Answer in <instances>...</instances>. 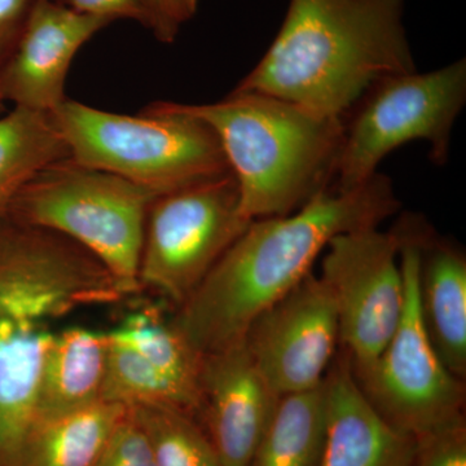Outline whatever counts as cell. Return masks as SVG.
<instances>
[{
    "label": "cell",
    "mask_w": 466,
    "mask_h": 466,
    "mask_svg": "<svg viewBox=\"0 0 466 466\" xmlns=\"http://www.w3.org/2000/svg\"><path fill=\"white\" fill-rule=\"evenodd\" d=\"M126 410L148 438L156 466H222L213 441L191 413L156 404Z\"/></svg>",
    "instance_id": "7402d4cb"
},
{
    "label": "cell",
    "mask_w": 466,
    "mask_h": 466,
    "mask_svg": "<svg viewBox=\"0 0 466 466\" xmlns=\"http://www.w3.org/2000/svg\"><path fill=\"white\" fill-rule=\"evenodd\" d=\"M466 103V61L433 72L388 76L358 101L343 121V140L330 188L350 191L379 173L386 156L422 140L438 167L450 157L453 126Z\"/></svg>",
    "instance_id": "52a82bcc"
},
{
    "label": "cell",
    "mask_w": 466,
    "mask_h": 466,
    "mask_svg": "<svg viewBox=\"0 0 466 466\" xmlns=\"http://www.w3.org/2000/svg\"><path fill=\"white\" fill-rule=\"evenodd\" d=\"M403 231V314L372 366L354 376L368 400L392 426L417 437L464 416L465 389L441 363L422 323L419 265L420 242L426 231L410 225Z\"/></svg>",
    "instance_id": "9c48e42d"
},
{
    "label": "cell",
    "mask_w": 466,
    "mask_h": 466,
    "mask_svg": "<svg viewBox=\"0 0 466 466\" xmlns=\"http://www.w3.org/2000/svg\"><path fill=\"white\" fill-rule=\"evenodd\" d=\"M35 0H0V33L29 14Z\"/></svg>",
    "instance_id": "4316f807"
},
{
    "label": "cell",
    "mask_w": 466,
    "mask_h": 466,
    "mask_svg": "<svg viewBox=\"0 0 466 466\" xmlns=\"http://www.w3.org/2000/svg\"><path fill=\"white\" fill-rule=\"evenodd\" d=\"M171 21L179 32L180 26L195 15L198 0H168Z\"/></svg>",
    "instance_id": "83f0119b"
},
{
    "label": "cell",
    "mask_w": 466,
    "mask_h": 466,
    "mask_svg": "<svg viewBox=\"0 0 466 466\" xmlns=\"http://www.w3.org/2000/svg\"><path fill=\"white\" fill-rule=\"evenodd\" d=\"M400 205L390 177L377 173L350 191L329 187L288 216L251 220L177 308L175 325L201 355L240 341L260 312L311 274L333 238L379 227Z\"/></svg>",
    "instance_id": "6da1fadb"
},
{
    "label": "cell",
    "mask_w": 466,
    "mask_h": 466,
    "mask_svg": "<svg viewBox=\"0 0 466 466\" xmlns=\"http://www.w3.org/2000/svg\"><path fill=\"white\" fill-rule=\"evenodd\" d=\"M108 24L61 3L35 0L16 48L0 69V96L15 106L54 112L66 99L76 55Z\"/></svg>",
    "instance_id": "4fadbf2b"
},
{
    "label": "cell",
    "mask_w": 466,
    "mask_h": 466,
    "mask_svg": "<svg viewBox=\"0 0 466 466\" xmlns=\"http://www.w3.org/2000/svg\"><path fill=\"white\" fill-rule=\"evenodd\" d=\"M214 131L238 182L248 220L294 213L332 187L343 121L258 92L180 104Z\"/></svg>",
    "instance_id": "277c9868"
},
{
    "label": "cell",
    "mask_w": 466,
    "mask_h": 466,
    "mask_svg": "<svg viewBox=\"0 0 466 466\" xmlns=\"http://www.w3.org/2000/svg\"><path fill=\"white\" fill-rule=\"evenodd\" d=\"M324 381L284 395L257 451L253 466H318L324 440Z\"/></svg>",
    "instance_id": "d6986e66"
},
{
    "label": "cell",
    "mask_w": 466,
    "mask_h": 466,
    "mask_svg": "<svg viewBox=\"0 0 466 466\" xmlns=\"http://www.w3.org/2000/svg\"><path fill=\"white\" fill-rule=\"evenodd\" d=\"M408 466H466L464 416L415 437V449Z\"/></svg>",
    "instance_id": "603a6c76"
},
{
    "label": "cell",
    "mask_w": 466,
    "mask_h": 466,
    "mask_svg": "<svg viewBox=\"0 0 466 466\" xmlns=\"http://www.w3.org/2000/svg\"><path fill=\"white\" fill-rule=\"evenodd\" d=\"M419 300L422 323L444 367L466 376V259L451 242L426 231L420 242Z\"/></svg>",
    "instance_id": "9a60e30c"
},
{
    "label": "cell",
    "mask_w": 466,
    "mask_h": 466,
    "mask_svg": "<svg viewBox=\"0 0 466 466\" xmlns=\"http://www.w3.org/2000/svg\"><path fill=\"white\" fill-rule=\"evenodd\" d=\"M148 12V25L155 30L161 41L171 42L177 35L170 16L168 0H143Z\"/></svg>",
    "instance_id": "484cf974"
},
{
    "label": "cell",
    "mask_w": 466,
    "mask_h": 466,
    "mask_svg": "<svg viewBox=\"0 0 466 466\" xmlns=\"http://www.w3.org/2000/svg\"><path fill=\"white\" fill-rule=\"evenodd\" d=\"M64 5L108 23L116 18H130L148 25V12L143 0H64Z\"/></svg>",
    "instance_id": "d4e9b609"
},
{
    "label": "cell",
    "mask_w": 466,
    "mask_h": 466,
    "mask_svg": "<svg viewBox=\"0 0 466 466\" xmlns=\"http://www.w3.org/2000/svg\"><path fill=\"white\" fill-rule=\"evenodd\" d=\"M69 157L52 113L15 106L0 116V223L24 187Z\"/></svg>",
    "instance_id": "ac0fdd59"
},
{
    "label": "cell",
    "mask_w": 466,
    "mask_h": 466,
    "mask_svg": "<svg viewBox=\"0 0 466 466\" xmlns=\"http://www.w3.org/2000/svg\"><path fill=\"white\" fill-rule=\"evenodd\" d=\"M127 293L99 260L57 233L0 223V466L35 419L36 392L56 324Z\"/></svg>",
    "instance_id": "7a4b0ae2"
},
{
    "label": "cell",
    "mask_w": 466,
    "mask_h": 466,
    "mask_svg": "<svg viewBox=\"0 0 466 466\" xmlns=\"http://www.w3.org/2000/svg\"><path fill=\"white\" fill-rule=\"evenodd\" d=\"M155 198L142 187L69 157L45 168L24 187L7 219L75 242L131 296L142 289L144 229Z\"/></svg>",
    "instance_id": "8992f818"
},
{
    "label": "cell",
    "mask_w": 466,
    "mask_h": 466,
    "mask_svg": "<svg viewBox=\"0 0 466 466\" xmlns=\"http://www.w3.org/2000/svg\"><path fill=\"white\" fill-rule=\"evenodd\" d=\"M324 440L318 466H408L415 437L392 426L368 400L349 355L324 379Z\"/></svg>",
    "instance_id": "5bb4252c"
},
{
    "label": "cell",
    "mask_w": 466,
    "mask_h": 466,
    "mask_svg": "<svg viewBox=\"0 0 466 466\" xmlns=\"http://www.w3.org/2000/svg\"><path fill=\"white\" fill-rule=\"evenodd\" d=\"M52 116L73 161L155 196L231 171L214 131L177 103L130 116L66 99Z\"/></svg>",
    "instance_id": "5b68a950"
},
{
    "label": "cell",
    "mask_w": 466,
    "mask_h": 466,
    "mask_svg": "<svg viewBox=\"0 0 466 466\" xmlns=\"http://www.w3.org/2000/svg\"><path fill=\"white\" fill-rule=\"evenodd\" d=\"M126 408L99 401L33 421L9 466H94Z\"/></svg>",
    "instance_id": "e0dca14e"
},
{
    "label": "cell",
    "mask_w": 466,
    "mask_h": 466,
    "mask_svg": "<svg viewBox=\"0 0 466 466\" xmlns=\"http://www.w3.org/2000/svg\"><path fill=\"white\" fill-rule=\"evenodd\" d=\"M403 226L341 233L323 251L319 278L339 314V343L355 376L366 372L390 341L406 302L400 265Z\"/></svg>",
    "instance_id": "30bf717a"
},
{
    "label": "cell",
    "mask_w": 466,
    "mask_h": 466,
    "mask_svg": "<svg viewBox=\"0 0 466 466\" xmlns=\"http://www.w3.org/2000/svg\"><path fill=\"white\" fill-rule=\"evenodd\" d=\"M108 349L106 332L84 327L58 329L43 364L35 419L63 415L103 401Z\"/></svg>",
    "instance_id": "2e32d148"
},
{
    "label": "cell",
    "mask_w": 466,
    "mask_h": 466,
    "mask_svg": "<svg viewBox=\"0 0 466 466\" xmlns=\"http://www.w3.org/2000/svg\"><path fill=\"white\" fill-rule=\"evenodd\" d=\"M108 334L201 400L202 355L187 341L173 318L165 317L158 308L134 309Z\"/></svg>",
    "instance_id": "ffe728a7"
},
{
    "label": "cell",
    "mask_w": 466,
    "mask_h": 466,
    "mask_svg": "<svg viewBox=\"0 0 466 466\" xmlns=\"http://www.w3.org/2000/svg\"><path fill=\"white\" fill-rule=\"evenodd\" d=\"M94 466H156L148 438L127 410Z\"/></svg>",
    "instance_id": "cb8c5ba5"
},
{
    "label": "cell",
    "mask_w": 466,
    "mask_h": 466,
    "mask_svg": "<svg viewBox=\"0 0 466 466\" xmlns=\"http://www.w3.org/2000/svg\"><path fill=\"white\" fill-rule=\"evenodd\" d=\"M249 223L231 171L156 196L144 229L140 287L179 308Z\"/></svg>",
    "instance_id": "ba28073f"
},
{
    "label": "cell",
    "mask_w": 466,
    "mask_h": 466,
    "mask_svg": "<svg viewBox=\"0 0 466 466\" xmlns=\"http://www.w3.org/2000/svg\"><path fill=\"white\" fill-rule=\"evenodd\" d=\"M201 412L222 466H253L281 397L251 358L244 339L202 355Z\"/></svg>",
    "instance_id": "7c38bea8"
},
{
    "label": "cell",
    "mask_w": 466,
    "mask_h": 466,
    "mask_svg": "<svg viewBox=\"0 0 466 466\" xmlns=\"http://www.w3.org/2000/svg\"><path fill=\"white\" fill-rule=\"evenodd\" d=\"M244 341L279 397L320 386L339 343V314L321 279L311 272L260 312Z\"/></svg>",
    "instance_id": "8fae6325"
},
{
    "label": "cell",
    "mask_w": 466,
    "mask_h": 466,
    "mask_svg": "<svg viewBox=\"0 0 466 466\" xmlns=\"http://www.w3.org/2000/svg\"><path fill=\"white\" fill-rule=\"evenodd\" d=\"M108 333V332H106ZM109 339L101 400L125 408L167 406L195 415L201 412V400L173 379L153 367L124 343Z\"/></svg>",
    "instance_id": "44dd1931"
},
{
    "label": "cell",
    "mask_w": 466,
    "mask_h": 466,
    "mask_svg": "<svg viewBox=\"0 0 466 466\" xmlns=\"http://www.w3.org/2000/svg\"><path fill=\"white\" fill-rule=\"evenodd\" d=\"M404 0H290L283 25L236 92L345 118L370 88L416 70Z\"/></svg>",
    "instance_id": "3957f363"
}]
</instances>
